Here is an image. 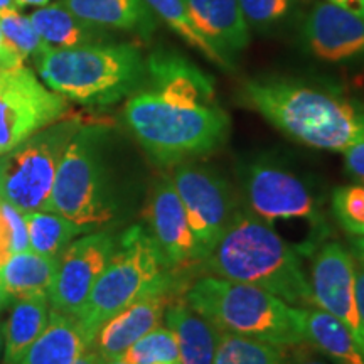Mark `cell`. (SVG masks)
I'll return each instance as SVG.
<instances>
[{
  "mask_svg": "<svg viewBox=\"0 0 364 364\" xmlns=\"http://www.w3.org/2000/svg\"><path fill=\"white\" fill-rule=\"evenodd\" d=\"M147 78L125 103L129 130L161 167L206 157L226 144L231 118L215 81L188 58L159 49L145 59Z\"/></svg>",
  "mask_w": 364,
  "mask_h": 364,
  "instance_id": "1",
  "label": "cell"
},
{
  "mask_svg": "<svg viewBox=\"0 0 364 364\" xmlns=\"http://www.w3.org/2000/svg\"><path fill=\"white\" fill-rule=\"evenodd\" d=\"M241 98L282 134L312 149L344 152L364 140V102L287 78L245 81Z\"/></svg>",
  "mask_w": 364,
  "mask_h": 364,
  "instance_id": "2",
  "label": "cell"
},
{
  "mask_svg": "<svg viewBox=\"0 0 364 364\" xmlns=\"http://www.w3.org/2000/svg\"><path fill=\"white\" fill-rule=\"evenodd\" d=\"M203 265L208 275L255 285L294 307H316L299 253L248 209L236 211Z\"/></svg>",
  "mask_w": 364,
  "mask_h": 364,
  "instance_id": "3",
  "label": "cell"
},
{
  "mask_svg": "<svg viewBox=\"0 0 364 364\" xmlns=\"http://www.w3.org/2000/svg\"><path fill=\"white\" fill-rule=\"evenodd\" d=\"M36 59L49 90L86 107H108L134 95L145 83L147 65L130 43H98L46 49Z\"/></svg>",
  "mask_w": 364,
  "mask_h": 364,
  "instance_id": "4",
  "label": "cell"
},
{
  "mask_svg": "<svg viewBox=\"0 0 364 364\" xmlns=\"http://www.w3.org/2000/svg\"><path fill=\"white\" fill-rule=\"evenodd\" d=\"M184 300L220 332L279 346L306 343L299 307L255 285L204 275L189 285Z\"/></svg>",
  "mask_w": 364,
  "mask_h": 364,
  "instance_id": "5",
  "label": "cell"
},
{
  "mask_svg": "<svg viewBox=\"0 0 364 364\" xmlns=\"http://www.w3.org/2000/svg\"><path fill=\"white\" fill-rule=\"evenodd\" d=\"M179 285V273L169 267L156 240L135 225L117 241L110 262L76 317L95 341L103 322L122 309L149 294L174 292Z\"/></svg>",
  "mask_w": 364,
  "mask_h": 364,
  "instance_id": "6",
  "label": "cell"
},
{
  "mask_svg": "<svg viewBox=\"0 0 364 364\" xmlns=\"http://www.w3.org/2000/svg\"><path fill=\"white\" fill-rule=\"evenodd\" d=\"M107 127L83 124L59 162L51 193V211L86 231L107 225L117 211L103 149Z\"/></svg>",
  "mask_w": 364,
  "mask_h": 364,
  "instance_id": "7",
  "label": "cell"
},
{
  "mask_svg": "<svg viewBox=\"0 0 364 364\" xmlns=\"http://www.w3.org/2000/svg\"><path fill=\"white\" fill-rule=\"evenodd\" d=\"M83 127L80 118H59L0 156V199L21 213L51 211V193L63 154Z\"/></svg>",
  "mask_w": 364,
  "mask_h": 364,
  "instance_id": "8",
  "label": "cell"
},
{
  "mask_svg": "<svg viewBox=\"0 0 364 364\" xmlns=\"http://www.w3.org/2000/svg\"><path fill=\"white\" fill-rule=\"evenodd\" d=\"M248 211L275 230L282 223L300 225L311 255L326 243L329 225L302 179L273 162H255L243 177Z\"/></svg>",
  "mask_w": 364,
  "mask_h": 364,
  "instance_id": "9",
  "label": "cell"
},
{
  "mask_svg": "<svg viewBox=\"0 0 364 364\" xmlns=\"http://www.w3.org/2000/svg\"><path fill=\"white\" fill-rule=\"evenodd\" d=\"M68 100L29 68L0 70V156L66 117Z\"/></svg>",
  "mask_w": 364,
  "mask_h": 364,
  "instance_id": "10",
  "label": "cell"
},
{
  "mask_svg": "<svg viewBox=\"0 0 364 364\" xmlns=\"http://www.w3.org/2000/svg\"><path fill=\"white\" fill-rule=\"evenodd\" d=\"M171 179L204 262L220 243L238 211L233 189L215 171L193 162L176 166Z\"/></svg>",
  "mask_w": 364,
  "mask_h": 364,
  "instance_id": "11",
  "label": "cell"
},
{
  "mask_svg": "<svg viewBox=\"0 0 364 364\" xmlns=\"http://www.w3.org/2000/svg\"><path fill=\"white\" fill-rule=\"evenodd\" d=\"M309 282L314 306L338 318L364 354V322L358 309L353 253L336 241L322 243L314 252Z\"/></svg>",
  "mask_w": 364,
  "mask_h": 364,
  "instance_id": "12",
  "label": "cell"
},
{
  "mask_svg": "<svg viewBox=\"0 0 364 364\" xmlns=\"http://www.w3.org/2000/svg\"><path fill=\"white\" fill-rule=\"evenodd\" d=\"M115 247V236L107 231H90L73 240L58 258L48 294L51 311L78 316L98 277L110 262Z\"/></svg>",
  "mask_w": 364,
  "mask_h": 364,
  "instance_id": "13",
  "label": "cell"
},
{
  "mask_svg": "<svg viewBox=\"0 0 364 364\" xmlns=\"http://www.w3.org/2000/svg\"><path fill=\"white\" fill-rule=\"evenodd\" d=\"M144 215L150 236L156 240L172 270L179 273L194 263H203V255L171 176H164L154 184Z\"/></svg>",
  "mask_w": 364,
  "mask_h": 364,
  "instance_id": "14",
  "label": "cell"
},
{
  "mask_svg": "<svg viewBox=\"0 0 364 364\" xmlns=\"http://www.w3.org/2000/svg\"><path fill=\"white\" fill-rule=\"evenodd\" d=\"M304 41L321 61H364V19L331 2H318L304 22Z\"/></svg>",
  "mask_w": 364,
  "mask_h": 364,
  "instance_id": "15",
  "label": "cell"
},
{
  "mask_svg": "<svg viewBox=\"0 0 364 364\" xmlns=\"http://www.w3.org/2000/svg\"><path fill=\"white\" fill-rule=\"evenodd\" d=\"M171 304L172 292L149 294L135 300L103 322L95 336L93 349L105 361L120 359L132 344L161 326Z\"/></svg>",
  "mask_w": 364,
  "mask_h": 364,
  "instance_id": "16",
  "label": "cell"
},
{
  "mask_svg": "<svg viewBox=\"0 0 364 364\" xmlns=\"http://www.w3.org/2000/svg\"><path fill=\"white\" fill-rule=\"evenodd\" d=\"M204 38L226 61L235 66V56L248 48L250 27L238 0H184Z\"/></svg>",
  "mask_w": 364,
  "mask_h": 364,
  "instance_id": "17",
  "label": "cell"
},
{
  "mask_svg": "<svg viewBox=\"0 0 364 364\" xmlns=\"http://www.w3.org/2000/svg\"><path fill=\"white\" fill-rule=\"evenodd\" d=\"M93 348V339L70 314L49 311L48 324L27 349L21 364H73Z\"/></svg>",
  "mask_w": 364,
  "mask_h": 364,
  "instance_id": "18",
  "label": "cell"
},
{
  "mask_svg": "<svg viewBox=\"0 0 364 364\" xmlns=\"http://www.w3.org/2000/svg\"><path fill=\"white\" fill-rule=\"evenodd\" d=\"M61 4L80 19L108 31H125L147 39L157 29V17L145 0H61Z\"/></svg>",
  "mask_w": 364,
  "mask_h": 364,
  "instance_id": "19",
  "label": "cell"
},
{
  "mask_svg": "<svg viewBox=\"0 0 364 364\" xmlns=\"http://www.w3.org/2000/svg\"><path fill=\"white\" fill-rule=\"evenodd\" d=\"M29 19L41 39L53 49L110 43V39H113L112 31L80 19L61 2L48 4V6L36 9Z\"/></svg>",
  "mask_w": 364,
  "mask_h": 364,
  "instance_id": "20",
  "label": "cell"
},
{
  "mask_svg": "<svg viewBox=\"0 0 364 364\" xmlns=\"http://www.w3.org/2000/svg\"><path fill=\"white\" fill-rule=\"evenodd\" d=\"M166 326L174 334L181 364H213L220 331L188 306L172 302L166 311Z\"/></svg>",
  "mask_w": 364,
  "mask_h": 364,
  "instance_id": "21",
  "label": "cell"
},
{
  "mask_svg": "<svg viewBox=\"0 0 364 364\" xmlns=\"http://www.w3.org/2000/svg\"><path fill=\"white\" fill-rule=\"evenodd\" d=\"M304 341L334 364H364V354L351 332L336 317L317 307H299Z\"/></svg>",
  "mask_w": 364,
  "mask_h": 364,
  "instance_id": "22",
  "label": "cell"
},
{
  "mask_svg": "<svg viewBox=\"0 0 364 364\" xmlns=\"http://www.w3.org/2000/svg\"><path fill=\"white\" fill-rule=\"evenodd\" d=\"M49 311L48 295L16 299L4 326V354L0 364H21L27 349L48 324Z\"/></svg>",
  "mask_w": 364,
  "mask_h": 364,
  "instance_id": "23",
  "label": "cell"
},
{
  "mask_svg": "<svg viewBox=\"0 0 364 364\" xmlns=\"http://www.w3.org/2000/svg\"><path fill=\"white\" fill-rule=\"evenodd\" d=\"M56 267L58 258L26 250L11 255L0 265V282L14 300L33 295H48Z\"/></svg>",
  "mask_w": 364,
  "mask_h": 364,
  "instance_id": "24",
  "label": "cell"
},
{
  "mask_svg": "<svg viewBox=\"0 0 364 364\" xmlns=\"http://www.w3.org/2000/svg\"><path fill=\"white\" fill-rule=\"evenodd\" d=\"M145 4H147L154 16L157 17V21H162L172 33L179 36L186 44L196 49L209 63H213V65L225 71L235 70V66L230 61H226L216 51L215 46L204 38L199 27L196 26L184 0H145Z\"/></svg>",
  "mask_w": 364,
  "mask_h": 364,
  "instance_id": "25",
  "label": "cell"
},
{
  "mask_svg": "<svg viewBox=\"0 0 364 364\" xmlns=\"http://www.w3.org/2000/svg\"><path fill=\"white\" fill-rule=\"evenodd\" d=\"M24 215L29 250L46 257L59 258L68 245L81 233H90L85 228L53 211H27Z\"/></svg>",
  "mask_w": 364,
  "mask_h": 364,
  "instance_id": "26",
  "label": "cell"
},
{
  "mask_svg": "<svg viewBox=\"0 0 364 364\" xmlns=\"http://www.w3.org/2000/svg\"><path fill=\"white\" fill-rule=\"evenodd\" d=\"M290 346L220 332L213 364H285Z\"/></svg>",
  "mask_w": 364,
  "mask_h": 364,
  "instance_id": "27",
  "label": "cell"
},
{
  "mask_svg": "<svg viewBox=\"0 0 364 364\" xmlns=\"http://www.w3.org/2000/svg\"><path fill=\"white\" fill-rule=\"evenodd\" d=\"M120 359L127 364L176 363L179 361V351L169 327L159 326L132 344Z\"/></svg>",
  "mask_w": 364,
  "mask_h": 364,
  "instance_id": "28",
  "label": "cell"
},
{
  "mask_svg": "<svg viewBox=\"0 0 364 364\" xmlns=\"http://www.w3.org/2000/svg\"><path fill=\"white\" fill-rule=\"evenodd\" d=\"M0 27L9 43L24 61L31 56L38 58L46 49H49V46L41 39L38 31L34 29L29 17L19 12V7L0 11Z\"/></svg>",
  "mask_w": 364,
  "mask_h": 364,
  "instance_id": "29",
  "label": "cell"
},
{
  "mask_svg": "<svg viewBox=\"0 0 364 364\" xmlns=\"http://www.w3.org/2000/svg\"><path fill=\"white\" fill-rule=\"evenodd\" d=\"M331 211L349 236H364V184L341 186L331 196Z\"/></svg>",
  "mask_w": 364,
  "mask_h": 364,
  "instance_id": "30",
  "label": "cell"
},
{
  "mask_svg": "<svg viewBox=\"0 0 364 364\" xmlns=\"http://www.w3.org/2000/svg\"><path fill=\"white\" fill-rule=\"evenodd\" d=\"M299 0H238L250 31H270L292 16Z\"/></svg>",
  "mask_w": 364,
  "mask_h": 364,
  "instance_id": "31",
  "label": "cell"
},
{
  "mask_svg": "<svg viewBox=\"0 0 364 364\" xmlns=\"http://www.w3.org/2000/svg\"><path fill=\"white\" fill-rule=\"evenodd\" d=\"M343 156L348 176L358 184H364V140L346 149Z\"/></svg>",
  "mask_w": 364,
  "mask_h": 364,
  "instance_id": "32",
  "label": "cell"
},
{
  "mask_svg": "<svg viewBox=\"0 0 364 364\" xmlns=\"http://www.w3.org/2000/svg\"><path fill=\"white\" fill-rule=\"evenodd\" d=\"M285 364H327L322 361L321 358H317L312 351V346L307 343L290 346L289 353H287Z\"/></svg>",
  "mask_w": 364,
  "mask_h": 364,
  "instance_id": "33",
  "label": "cell"
},
{
  "mask_svg": "<svg viewBox=\"0 0 364 364\" xmlns=\"http://www.w3.org/2000/svg\"><path fill=\"white\" fill-rule=\"evenodd\" d=\"M24 66V59L16 49L12 48L0 27V70H9V68Z\"/></svg>",
  "mask_w": 364,
  "mask_h": 364,
  "instance_id": "34",
  "label": "cell"
},
{
  "mask_svg": "<svg viewBox=\"0 0 364 364\" xmlns=\"http://www.w3.org/2000/svg\"><path fill=\"white\" fill-rule=\"evenodd\" d=\"M354 270H356V297H358V309L361 314L364 322V265H361L354 258Z\"/></svg>",
  "mask_w": 364,
  "mask_h": 364,
  "instance_id": "35",
  "label": "cell"
},
{
  "mask_svg": "<svg viewBox=\"0 0 364 364\" xmlns=\"http://www.w3.org/2000/svg\"><path fill=\"white\" fill-rule=\"evenodd\" d=\"M327 2L334 4V6L344 9V11L351 14H356V16L364 19V0H327Z\"/></svg>",
  "mask_w": 364,
  "mask_h": 364,
  "instance_id": "36",
  "label": "cell"
},
{
  "mask_svg": "<svg viewBox=\"0 0 364 364\" xmlns=\"http://www.w3.org/2000/svg\"><path fill=\"white\" fill-rule=\"evenodd\" d=\"M105 363H107V361H105V359L102 358V354H100L97 349L91 348L83 354V356L76 359V361L73 364H105Z\"/></svg>",
  "mask_w": 364,
  "mask_h": 364,
  "instance_id": "37",
  "label": "cell"
},
{
  "mask_svg": "<svg viewBox=\"0 0 364 364\" xmlns=\"http://www.w3.org/2000/svg\"><path fill=\"white\" fill-rule=\"evenodd\" d=\"M349 243H351L353 257L364 265V236H351Z\"/></svg>",
  "mask_w": 364,
  "mask_h": 364,
  "instance_id": "38",
  "label": "cell"
},
{
  "mask_svg": "<svg viewBox=\"0 0 364 364\" xmlns=\"http://www.w3.org/2000/svg\"><path fill=\"white\" fill-rule=\"evenodd\" d=\"M12 304V295L7 292L6 287L2 285V282H0V314L6 311L7 307H11Z\"/></svg>",
  "mask_w": 364,
  "mask_h": 364,
  "instance_id": "39",
  "label": "cell"
},
{
  "mask_svg": "<svg viewBox=\"0 0 364 364\" xmlns=\"http://www.w3.org/2000/svg\"><path fill=\"white\" fill-rule=\"evenodd\" d=\"M17 7H44L51 0H16Z\"/></svg>",
  "mask_w": 364,
  "mask_h": 364,
  "instance_id": "40",
  "label": "cell"
},
{
  "mask_svg": "<svg viewBox=\"0 0 364 364\" xmlns=\"http://www.w3.org/2000/svg\"><path fill=\"white\" fill-rule=\"evenodd\" d=\"M17 7L16 0H0V11H6V9Z\"/></svg>",
  "mask_w": 364,
  "mask_h": 364,
  "instance_id": "41",
  "label": "cell"
},
{
  "mask_svg": "<svg viewBox=\"0 0 364 364\" xmlns=\"http://www.w3.org/2000/svg\"><path fill=\"white\" fill-rule=\"evenodd\" d=\"M4 326H6V322L0 321V361H2L4 354Z\"/></svg>",
  "mask_w": 364,
  "mask_h": 364,
  "instance_id": "42",
  "label": "cell"
},
{
  "mask_svg": "<svg viewBox=\"0 0 364 364\" xmlns=\"http://www.w3.org/2000/svg\"><path fill=\"white\" fill-rule=\"evenodd\" d=\"M105 364H127V363L122 361V359H113V361H107Z\"/></svg>",
  "mask_w": 364,
  "mask_h": 364,
  "instance_id": "43",
  "label": "cell"
},
{
  "mask_svg": "<svg viewBox=\"0 0 364 364\" xmlns=\"http://www.w3.org/2000/svg\"><path fill=\"white\" fill-rule=\"evenodd\" d=\"M156 364H181V363L176 361V363H156Z\"/></svg>",
  "mask_w": 364,
  "mask_h": 364,
  "instance_id": "44",
  "label": "cell"
}]
</instances>
